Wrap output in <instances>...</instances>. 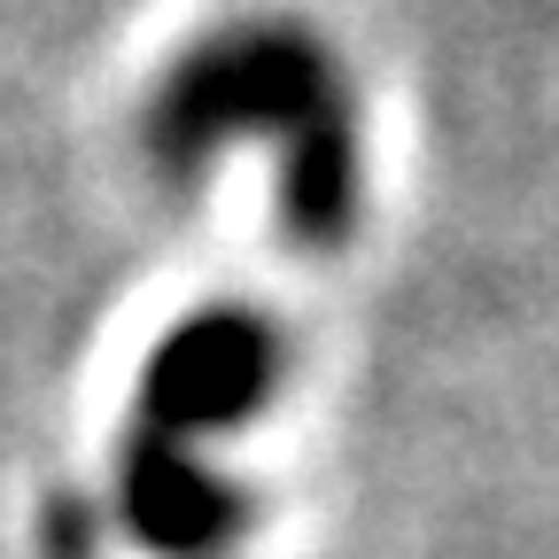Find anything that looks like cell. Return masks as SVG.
<instances>
[{"label":"cell","mask_w":559,"mask_h":559,"mask_svg":"<svg viewBox=\"0 0 559 559\" xmlns=\"http://www.w3.org/2000/svg\"><path fill=\"white\" fill-rule=\"evenodd\" d=\"M280 148L288 226L311 249H334L358 218V117L334 55L296 24H234L171 62L148 102V156L164 179H194L226 148Z\"/></svg>","instance_id":"cell-1"},{"label":"cell","mask_w":559,"mask_h":559,"mask_svg":"<svg viewBox=\"0 0 559 559\" xmlns=\"http://www.w3.org/2000/svg\"><path fill=\"white\" fill-rule=\"evenodd\" d=\"M272 381H280V334L241 304H210L156 342L148 373H140L132 428L171 436V443L218 436L272 396Z\"/></svg>","instance_id":"cell-2"},{"label":"cell","mask_w":559,"mask_h":559,"mask_svg":"<svg viewBox=\"0 0 559 559\" xmlns=\"http://www.w3.org/2000/svg\"><path fill=\"white\" fill-rule=\"evenodd\" d=\"M117 521L156 559H226L249 528V498L194 459V443L132 428L117 451Z\"/></svg>","instance_id":"cell-3"},{"label":"cell","mask_w":559,"mask_h":559,"mask_svg":"<svg viewBox=\"0 0 559 559\" xmlns=\"http://www.w3.org/2000/svg\"><path fill=\"white\" fill-rule=\"evenodd\" d=\"M39 559H102V513L79 489H55L39 513Z\"/></svg>","instance_id":"cell-4"}]
</instances>
